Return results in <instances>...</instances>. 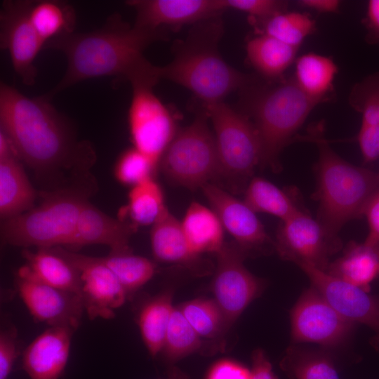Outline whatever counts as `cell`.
Instances as JSON below:
<instances>
[{"label":"cell","mask_w":379,"mask_h":379,"mask_svg":"<svg viewBox=\"0 0 379 379\" xmlns=\"http://www.w3.org/2000/svg\"><path fill=\"white\" fill-rule=\"evenodd\" d=\"M167 37V30L138 28L115 13L98 29L73 32L50 41L44 48L64 53L67 67L62 79L44 95L51 100L80 81L101 77H121L128 81L149 62L144 51Z\"/></svg>","instance_id":"obj_1"},{"label":"cell","mask_w":379,"mask_h":379,"mask_svg":"<svg viewBox=\"0 0 379 379\" xmlns=\"http://www.w3.org/2000/svg\"><path fill=\"white\" fill-rule=\"evenodd\" d=\"M0 124L20 159L38 172L58 169L93 153L88 144L74 142L68 122L49 99L27 97L3 82Z\"/></svg>","instance_id":"obj_2"},{"label":"cell","mask_w":379,"mask_h":379,"mask_svg":"<svg viewBox=\"0 0 379 379\" xmlns=\"http://www.w3.org/2000/svg\"><path fill=\"white\" fill-rule=\"evenodd\" d=\"M224 32L221 16L193 25L187 36L173 47V59L159 66L160 79L190 91L203 104L223 101L241 90L253 79L228 65L218 45Z\"/></svg>","instance_id":"obj_3"},{"label":"cell","mask_w":379,"mask_h":379,"mask_svg":"<svg viewBox=\"0 0 379 379\" xmlns=\"http://www.w3.org/2000/svg\"><path fill=\"white\" fill-rule=\"evenodd\" d=\"M240 91L244 114L252 119L259 137L260 166L277 170L281 152L321 102L307 95L293 78L272 86L253 80Z\"/></svg>","instance_id":"obj_4"},{"label":"cell","mask_w":379,"mask_h":379,"mask_svg":"<svg viewBox=\"0 0 379 379\" xmlns=\"http://www.w3.org/2000/svg\"><path fill=\"white\" fill-rule=\"evenodd\" d=\"M317 132L312 138L319 151L317 220L331 236L338 237L346 222L363 215L368 201L379 190V174L343 159Z\"/></svg>","instance_id":"obj_5"},{"label":"cell","mask_w":379,"mask_h":379,"mask_svg":"<svg viewBox=\"0 0 379 379\" xmlns=\"http://www.w3.org/2000/svg\"><path fill=\"white\" fill-rule=\"evenodd\" d=\"M86 195L75 190H62L47 196L37 206L4 220L1 226L2 241L24 248L67 246Z\"/></svg>","instance_id":"obj_6"},{"label":"cell","mask_w":379,"mask_h":379,"mask_svg":"<svg viewBox=\"0 0 379 379\" xmlns=\"http://www.w3.org/2000/svg\"><path fill=\"white\" fill-rule=\"evenodd\" d=\"M211 121L220 164V178L234 190H245L261 163V146L252 121L223 101L204 105Z\"/></svg>","instance_id":"obj_7"},{"label":"cell","mask_w":379,"mask_h":379,"mask_svg":"<svg viewBox=\"0 0 379 379\" xmlns=\"http://www.w3.org/2000/svg\"><path fill=\"white\" fill-rule=\"evenodd\" d=\"M205 109L187 126L178 130L159 165L171 182L195 190L220 178L221 171L213 133Z\"/></svg>","instance_id":"obj_8"},{"label":"cell","mask_w":379,"mask_h":379,"mask_svg":"<svg viewBox=\"0 0 379 379\" xmlns=\"http://www.w3.org/2000/svg\"><path fill=\"white\" fill-rule=\"evenodd\" d=\"M159 80L154 75L130 80L132 96L128 112L133 147L158 164L178 131L171 109L154 93Z\"/></svg>","instance_id":"obj_9"},{"label":"cell","mask_w":379,"mask_h":379,"mask_svg":"<svg viewBox=\"0 0 379 379\" xmlns=\"http://www.w3.org/2000/svg\"><path fill=\"white\" fill-rule=\"evenodd\" d=\"M215 255L211 290L230 329L260 295L264 284L246 268L244 261L248 255L235 241L225 242Z\"/></svg>","instance_id":"obj_10"},{"label":"cell","mask_w":379,"mask_h":379,"mask_svg":"<svg viewBox=\"0 0 379 379\" xmlns=\"http://www.w3.org/2000/svg\"><path fill=\"white\" fill-rule=\"evenodd\" d=\"M340 246L338 237L331 236L317 220L301 210L281 221L274 241V249L281 258L323 271Z\"/></svg>","instance_id":"obj_11"},{"label":"cell","mask_w":379,"mask_h":379,"mask_svg":"<svg viewBox=\"0 0 379 379\" xmlns=\"http://www.w3.org/2000/svg\"><path fill=\"white\" fill-rule=\"evenodd\" d=\"M51 248L79 272L81 298L89 319H113L115 310L121 307L128 298L124 288L115 274L100 261L99 257L77 253L62 246Z\"/></svg>","instance_id":"obj_12"},{"label":"cell","mask_w":379,"mask_h":379,"mask_svg":"<svg viewBox=\"0 0 379 379\" xmlns=\"http://www.w3.org/2000/svg\"><path fill=\"white\" fill-rule=\"evenodd\" d=\"M29 1L6 0L0 10V47L8 52L14 71L27 86L36 81L34 60L45 46L29 20Z\"/></svg>","instance_id":"obj_13"},{"label":"cell","mask_w":379,"mask_h":379,"mask_svg":"<svg viewBox=\"0 0 379 379\" xmlns=\"http://www.w3.org/2000/svg\"><path fill=\"white\" fill-rule=\"evenodd\" d=\"M291 324L294 342L334 347L347 339L354 324L341 317L312 286L293 307Z\"/></svg>","instance_id":"obj_14"},{"label":"cell","mask_w":379,"mask_h":379,"mask_svg":"<svg viewBox=\"0 0 379 379\" xmlns=\"http://www.w3.org/2000/svg\"><path fill=\"white\" fill-rule=\"evenodd\" d=\"M20 298L32 317L49 326L79 327L84 307L78 294L51 286L35 277L26 265L16 275Z\"/></svg>","instance_id":"obj_15"},{"label":"cell","mask_w":379,"mask_h":379,"mask_svg":"<svg viewBox=\"0 0 379 379\" xmlns=\"http://www.w3.org/2000/svg\"><path fill=\"white\" fill-rule=\"evenodd\" d=\"M330 305L344 319L360 323L379 333V298L326 271L298 265Z\"/></svg>","instance_id":"obj_16"},{"label":"cell","mask_w":379,"mask_h":379,"mask_svg":"<svg viewBox=\"0 0 379 379\" xmlns=\"http://www.w3.org/2000/svg\"><path fill=\"white\" fill-rule=\"evenodd\" d=\"M201 189L224 230L248 255L270 246L274 248V241L268 236L255 213L244 201L211 182Z\"/></svg>","instance_id":"obj_17"},{"label":"cell","mask_w":379,"mask_h":379,"mask_svg":"<svg viewBox=\"0 0 379 379\" xmlns=\"http://www.w3.org/2000/svg\"><path fill=\"white\" fill-rule=\"evenodd\" d=\"M135 11L134 26L145 29H165L193 25L221 16L227 10L224 0H130Z\"/></svg>","instance_id":"obj_18"},{"label":"cell","mask_w":379,"mask_h":379,"mask_svg":"<svg viewBox=\"0 0 379 379\" xmlns=\"http://www.w3.org/2000/svg\"><path fill=\"white\" fill-rule=\"evenodd\" d=\"M150 244L154 258L159 262L178 265L197 277L214 272L212 262L191 248L181 222L168 209L152 225Z\"/></svg>","instance_id":"obj_19"},{"label":"cell","mask_w":379,"mask_h":379,"mask_svg":"<svg viewBox=\"0 0 379 379\" xmlns=\"http://www.w3.org/2000/svg\"><path fill=\"white\" fill-rule=\"evenodd\" d=\"M75 331L49 326L25 349L22 367L29 379H60L66 368Z\"/></svg>","instance_id":"obj_20"},{"label":"cell","mask_w":379,"mask_h":379,"mask_svg":"<svg viewBox=\"0 0 379 379\" xmlns=\"http://www.w3.org/2000/svg\"><path fill=\"white\" fill-rule=\"evenodd\" d=\"M137 228L134 222L109 216L87 201L67 246L80 248L102 244L108 246L112 253L132 251L129 241Z\"/></svg>","instance_id":"obj_21"},{"label":"cell","mask_w":379,"mask_h":379,"mask_svg":"<svg viewBox=\"0 0 379 379\" xmlns=\"http://www.w3.org/2000/svg\"><path fill=\"white\" fill-rule=\"evenodd\" d=\"M19 158L0 159V215L3 220L34 207L36 192Z\"/></svg>","instance_id":"obj_22"},{"label":"cell","mask_w":379,"mask_h":379,"mask_svg":"<svg viewBox=\"0 0 379 379\" xmlns=\"http://www.w3.org/2000/svg\"><path fill=\"white\" fill-rule=\"evenodd\" d=\"M326 272L369 291L371 283L379 276V245L352 242Z\"/></svg>","instance_id":"obj_23"},{"label":"cell","mask_w":379,"mask_h":379,"mask_svg":"<svg viewBox=\"0 0 379 379\" xmlns=\"http://www.w3.org/2000/svg\"><path fill=\"white\" fill-rule=\"evenodd\" d=\"M22 256L32 274L38 279L55 288L81 296L79 272L51 248H38L36 251L23 248Z\"/></svg>","instance_id":"obj_24"},{"label":"cell","mask_w":379,"mask_h":379,"mask_svg":"<svg viewBox=\"0 0 379 379\" xmlns=\"http://www.w3.org/2000/svg\"><path fill=\"white\" fill-rule=\"evenodd\" d=\"M180 222L190 246L199 255H215L225 243V230L216 213L198 202L189 206Z\"/></svg>","instance_id":"obj_25"},{"label":"cell","mask_w":379,"mask_h":379,"mask_svg":"<svg viewBox=\"0 0 379 379\" xmlns=\"http://www.w3.org/2000/svg\"><path fill=\"white\" fill-rule=\"evenodd\" d=\"M246 50L251 66L262 77L273 79L293 64L298 48L258 33L247 41Z\"/></svg>","instance_id":"obj_26"},{"label":"cell","mask_w":379,"mask_h":379,"mask_svg":"<svg viewBox=\"0 0 379 379\" xmlns=\"http://www.w3.org/2000/svg\"><path fill=\"white\" fill-rule=\"evenodd\" d=\"M171 291L149 298L141 307L138 325L142 339L152 357L161 352L168 323L174 309Z\"/></svg>","instance_id":"obj_27"},{"label":"cell","mask_w":379,"mask_h":379,"mask_svg":"<svg viewBox=\"0 0 379 379\" xmlns=\"http://www.w3.org/2000/svg\"><path fill=\"white\" fill-rule=\"evenodd\" d=\"M29 18L45 44L74 32L76 13L74 8L65 1H30Z\"/></svg>","instance_id":"obj_28"},{"label":"cell","mask_w":379,"mask_h":379,"mask_svg":"<svg viewBox=\"0 0 379 379\" xmlns=\"http://www.w3.org/2000/svg\"><path fill=\"white\" fill-rule=\"evenodd\" d=\"M337 72V65L332 59L307 53L296 60L293 79L307 95L323 102L332 90Z\"/></svg>","instance_id":"obj_29"},{"label":"cell","mask_w":379,"mask_h":379,"mask_svg":"<svg viewBox=\"0 0 379 379\" xmlns=\"http://www.w3.org/2000/svg\"><path fill=\"white\" fill-rule=\"evenodd\" d=\"M206 342L208 341H205L199 335L179 307H174L161 352L164 359L170 364H173L196 352L208 354L220 350L217 347L208 345L218 343L206 344Z\"/></svg>","instance_id":"obj_30"},{"label":"cell","mask_w":379,"mask_h":379,"mask_svg":"<svg viewBox=\"0 0 379 379\" xmlns=\"http://www.w3.org/2000/svg\"><path fill=\"white\" fill-rule=\"evenodd\" d=\"M244 201L255 213H268L281 221L300 210L286 192L260 177L251 179L244 190Z\"/></svg>","instance_id":"obj_31"},{"label":"cell","mask_w":379,"mask_h":379,"mask_svg":"<svg viewBox=\"0 0 379 379\" xmlns=\"http://www.w3.org/2000/svg\"><path fill=\"white\" fill-rule=\"evenodd\" d=\"M178 307L201 338L224 347L222 338L229 328L220 307L213 298H196Z\"/></svg>","instance_id":"obj_32"},{"label":"cell","mask_w":379,"mask_h":379,"mask_svg":"<svg viewBox=\"0 0 379 379\" xmlns=\"http://www.w3.org/2000/svg\"><path fill=\"white\" fill-rule=\"evenodd\" d=\"M117 277L124 288L128 298L149 281L154 275L156 265L147 258L137 255L132 251L112 253L99 257Z\"/></svg>","instance_id":"obj_33"},{"label":"cell","mask_w":379,"mask_h":379,"mask_svg":"<svg viewBox=\"0 0 379 379\" xmlns=\"http://www.w3.org/2000/svg\"><path fill=\"white\" fill-rule=\"evenodd\" d=\"M167 209L162 190L153 178L133 186L128 193L127 212L138 226L152 225Z\"/></svg>","instance_id":"obj_34"},{"label":"cell","mask_w":379,"mask_h":379,"mask_svg":"<svg viewBox=\"0 0 379 379\" xmlns=\"http://www.w3.org/2000/svg\"><path fill=\"white\" fill-rule=\"evenodd\" d=\"M261 32L287 45L298 48L315 28L313 19L300 12H281L260 24Z\"/></svg>","instance_id":"obj_35"},{"label":"cell","mask_w":379,"mask_h":379,"mask_svg":"<svg viewBox=\"0 0 379 379\" xmlns=\"http://www.w3.org/2000/svg\"><path fill=\"white\" fill-rule=\"evenodd\" d=\"M282 366L295 379H339L333 362L322 354L289 349Z\"/></svg>","instance_id":"obj_36"},{"label":"cell","mask_w":379,"mask_h":379,"mask_svg":"<svg viewBox=\"0 0 379 379\" xmlns=\"http://www.w3.org/2000/svg\"><path fill=\"white\" fill-rule=\"evenodd\" d=\"M158 166V163L133 147L125 150L119 157L114 167V175L121 183L133 187L152 178Z\"/></svg>","instance_id":"obj_37"},{"label":"cell","mask_w":379,"mask_h":379,"mask_svg":"<svg viewBox=\"0 0 379 379\" xmlns=\"http://www.w3.org/2000/svg\"><path fill=\"white\" fill-rule=\"evenodd\" d=\"M351 105L361 114V126L379 125V76L357 84L350 97Z\"/></svg>","instance_id":"obj_38"},{"label":"cell","mask_w":379,"mask_h":379,"mask_svg":"<svg viewBox=\"0 0 379 379\" xmlns=\"http://www.w3.org/2000/svg\"><path fill=\"white\" fill-rule=\"evenodd\" d=\"M227 8L248 14L259 25L275 15L286 11L287 2L279 0H224Z\"/></svg>","instance_id":"obj_39"},{"label":"cell","mask_w":379,"mask_h":379,"mask_svg":"<svg viewBox=\"0 0 379 379\" xmlns=\"http://www.w3.org/2000/svg\"><path fill=\"white\" fill-rule=\"evenodd\" d=\"M17 330L13 326L0 333V379H8L19 355Z\"/></svg>","instance_id":"obj_40"},{"label":"cell","mask_w":379,"mask_h":379,"mask_svg":"<svg viewBox=\"0 0 379 379\" xmlns=\"http://www.w3.org/2000/svg\"><path fill=\"white\" fill-rule=\"evenodd\" d=\"M251 370L232 359H223L213 364L205 379H250Z\"/></svg>","instance_id":"obj_41"},{"label":"cell","mask_w":379,"mask_h":379,"mask_svg":"<svg viewBox=\"0 0 379 379\" xmlns=\"http://www.w3.org/2000/svg\"><path fill=\"white\" fill-rule=\"evenodd\" d=\"M357 140L366 161H373L379 158V125L361 126Z\"/></svg>","instance_id":"obj_42"},{"label":"cell","mask_w":379,"mask_h":379,"mask_svg":"<svg viewBox=\"0 0 379 379\" xmlns=\"http://www.w3.org/2000/svg\"><path fill=\"white\" fill-rule=\"evenodd\" d=\"M368 225V236L364 241L371 246L379 245V190L368 201L364 213Z\"/></svg>","instance_id":"obj_43"},{"label":"cell","mask_w":379,"mask_h":379,"mask_svg":"<svg viewBox=\"0 0 379 379\" xmlns=\"http://www.w3.org/2000/svg\"><path fill=\"white\" fill-rule=\"evenodd\" d=\"M250 379H278L265 353L260 349H257L252 353Z\"/></svg>","instance_id":"obj_44"},{"label":"cell","mask_w":379,"mask_h":379,"mask_svg":"<svg viewBox=\"0 0 379 379\" xmlns=\"http://www.w3.org/2000/svg\"><path fill=\"white\" fill-rule=\"evenodd\" d=\"M364 25L367 29V39L379 45V0H370L367 4Z\"/></svg>","instance_id":"obj_45"},{"label":"cell","mask_w":379,"mask_h":379,"mask_svg":"<svg viewBox=\"0 0 379 379\" xmlns=\"http://www.w3.org/2000/svg\"><path fill=\"white\" fill-rule=\"evenodd\" d=\"M298 4L319 13H334L338 11L340 1L338 0H300L298 1Z\"/></svg>","instance_id":"obj_46"},{"label":"cell","mask_w":379,"mask_h":379,"mask_svg":"<svg viewBox=\"0 0 379 379\" xmlns=\"http://www.w3.org/2000/svg\"><path fill=\"white\" fill-rule=\"evenodd\" d=\"M161 379H190L183 371L175 366H171L167 371V376Z\"/></svg>","instance_id":"obj_47"}]
</instances>
